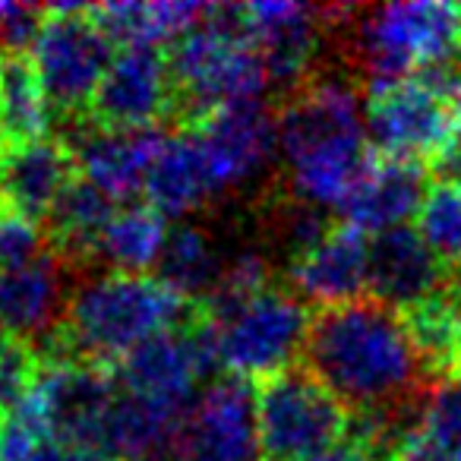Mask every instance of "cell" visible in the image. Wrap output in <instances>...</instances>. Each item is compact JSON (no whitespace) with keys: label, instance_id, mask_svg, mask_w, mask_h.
<instances>
[{"label":"cell","instance_id":"6da1fadb","mask_svg":"<svg viewBox=\"0 0 461 461\" xmlns=\"http://www.w3.org/2000/svg\"><path fill=\"white\" fill-rule=\"evenodd\" d=\"M301 366L313 373L351 417L420 408L436 385L404 313L373 297L313 310Z\"/></svg>","mask_w":461,"mask_h":461},{"label":"cell","instance_id":"7a4b0ae2","mask_svg":"<svg viewBox=\"0 0 461 461\" xmlns=\"http://www.w3.org/2000/svg\"><path fill=\"white\" fill-rule=\"evenodd\" d=\"M276 133L288 193L316 209H345L373 161L357 79L320 70L278 102Z\"/></svg>","mask_w":461,"mask_h":461},{"label":"cell","instance_id":"3957f363","mask_svg":"<svg viewBox=\"0 0 461 461\" xmlns=\"http://www.w3.org/2000/svg\"><path fill=\"white\" fill-rule=\"evenodd\" d=\"M193 307L196 303L174 294L149 272H86L73 291L64 326L39 348V357L79 360L114 370L149 339L180 326Z\"/></svg>","mask_w":461,"mask_h":461},{"label":"cell","instance_id":"277c9868","mask_svg":"<svg viewBox=\"0 0 461 461\" xmlns=\"http://www.w3.org/2000/svg\"><path fill=\"white\" fill-rule=\"evenodd\" d=\"M167 67L177 130L215 111L257 104L269 92L266 64L247 35L244 7L234 4H205L203 23L167 48Z\"/></svg>","mask_w":461,"mask_h":461},{"label":"cell","instance_id":"5b68a950","mask_svg":"<svg viewBox=\"0 0 461 461\" xmlns=\"http://www.w3.org/2000/svg\"><path fill=\"white\" fill-rule=\"evenodd\" d=\"M335 29L345 35V58L366 89L408 83L417 70L461 48L458 4H385L339 7Z\"/></svg>","mask_w":461,"mask_h":461},{"label":"cell","instance_id":"8992f818","mask_svg":"<svg viewBox=\"0 0 461 461\" xmlns=\"http://www.w3.org/2000/svg\"><path fill=\"white\" fill-rule=\"evenodd\" d=\"M209 316L218 329L221 370L230 376L263 383L276 373L301 366L297 360H303L313 313L288 285L276 282L238 307Z\"/></svg>","mask_w":461,"mask_h":461},{"label":"cell","instance_id":"52a82bcc","mask_svg":"<svg viewBox=\"0 0 461 461\" xmlns=\"http://www.w3.org/2000/svg\"><path fill=\"white\" fill-rule=\"evenodd\" d=\"M348 408L303 366L257 383V433L263 461H310L341 442Z\"/></svg>","mask_w":461,"mask_h":461},{"label":"cell","instance_id":"ba28073f","mask_svg":"<svg viewBox=\"0 0 461 461\" xmlns=\"http://www.w3.org/2000/svg\"><path fill=\"white\" fill-rule=\"evenodd\" d=\"M45 29L32 51L45 89L51 121L60 127L89 117L92 98L114 60V45L92 20L89 7L79 4H48Z\"/></svg>","mask_w":461,"mask_h":461},{"label":"cell","instance_id":"9c48e42d","mask_svg":"<svg viewBox=\"0 0 461 461\" xmlns=\"http://www.w3.org/2000/svg\"><path fill=\"white\" fill-rule=\"evenodd\" d=\"M244 23L266 64L269 92L285 102L322 70L326 41L335 26V7L259 0V4H244Z\"/></svg>","mask_w":461,"mask_h":461},{"label":"cell","instance_id":"30bf717a","mask_svg":"<svg viewBox=\"0 0 461 461\" xmlns=\"http://www.w3.org/2000/svg\"><path fill=\"white\" fill-rule=\"evenodd\" d=\"M366 140L376 155L420 161L429 167L455 146H461V108L408 79L370 92Z\"/></svg>","mask_w":461,"mask_h":461},{"label":"cell","instance_id":"8fae6325","mask_svg":"<svg viewBox=\"0 0 461 461\" xmlns=\"http://www.w3.org/2000/svg\"><path fill=\"white\" fill-rule=\"evenodd\" d=\"M167 461H259L257 383L212 379L186 408Z\"/></svg>","mask_w":461,"mask_h":461},{"label":"cell","instance_id":"7c38bea8","mask_svg":"<svg viewBox=\"0 0 461 461\" xmlns=\"http://www.w3.org/2000/svg\"><path fill=\"white\" fill-rule=\"evenodd\" d=\"M184 130L196 142L215 199L247 190L278 152L276 111H269L263 102L215 111Z\"/></svg>","mask_w":461,"mask_h":461},{"label":"cell","instance_id":"4fadbf2b","mask_svg":"<svg viewBox=\"0 0 461 461\" xmlns=\"http://www.w3.org/2000/svg\"><path fill=\"white\" fill-rule=\"evenodd\" d=\"M89 117L108 130H158L174 123V79L167 51L121 48L92 98Z\"/></svg>","mask_w":461,"mask_h":461},{"label":"cell","instance_id":"5bb4252c","mask_svg":"<svg viewBox=\"0 0 461 461\" xmlns=\"http://www.w3.org/2000/svg\"><path fill=\"white\" fill-rule=\"evenodd\" d=\"M165 136L161 130H108L92 117L60 127V142L70 149L79 177L121 205L142 193Z\"/></svg>","mask_w":461,"mask_h":461},{"label":"cell","instance_id":"9a60e30c","mask_svg":"<svg viewBox=\"0 0 461 461\" xmlns=\"http://www.w3.org/2000/svg\"><path fill=\"white\" fill-rule=\"evenodd\" d=\"M83 272L48 250L35 263L0 276V329L14 341L35 348L54 339L67 320Z\"/></svg>","mask_w":461,"mask_h":461},{"label":"cell","instance_id":"2e32d148","mask_svg":"<svg viewBox=\"0 0 461 461\" xmlns=\"http://www.w3.org/2000/svg\"><path fill=\"white\" fill-rule=\"evenodd\" d=\"M117 385L114 370L95 364H79V360H41L39 398L45 411L51 433L58 439H79L102 446V423L108 408L114 404Z\"/></svg>","mask_w":461,"mask_h":461},{"label":"cell","instance_id":"e0dca14e","mask_svg":"<svg viewBox=\"0 0 461 461\" xmlns=\"http://www.w3.org/2000/svg\"><path fill=\"white\" fill-rule=\"evenodd\" d=\"M448 282V272L429 253L417 228H392L370 238V269H366V297L385 307L408 313L417 303L433 297Z\"/></svg>","mask_w":461,"mask_h":461},{"label":"cell","instance_id":"ac0fdd59","mask_svg":"<svg viewBox=\"0 0 461 461\" xmlns=\"http://www.w3.org/2000/svg\"><path fill=\"white\" fill-rule=\"evenodd\" d=\"M366 269H370V234L354 224H332L326 238L303 253L288 269V288L303 303L335 307L366 297Z\"/></svg>","mask_w":461,"mask_h":461},{"label":"cell","instance_id":"d6986e66","mask_svg":"<svg viewBox=\"0 0 461 461\" xmlns=\"http://www.w3.org/2000/svg\"><path fill=\"white\" fill-rule=\"evenodd\" d=\"M77 180V161L58 136L4 146L0 152V203L29 221L45 224L67 186Z\"/></svg>","mask_w":461,"mask_h":461},{"label":"cell","instance_id":"ffe728a7","mask_svg":"<svg viewBox=\"0 0 461 461\" xmlns=\"http://www.w3.org/2000/svg\"><path fill=\"white\" fill-rule=\"evenodd\" d=\"M429 167L420 161L385 158L373 152L364 180L341 209L348 224H354L364 234H383L392 228H404L411 218L420 215V205L429 193L427 180Z\"/></svg>","mask_w":461,"mask_h":461},{"label":"cell","instance_id":"44dd1931","mask_svg":"<svg viewBox=\"0 0 461 461\" xmlns=\"http://www.w3.org/2000/svg\"><path fill=\"white\" fill-rule=\"evenodd\" d=\"M180 420V411L121 389L108 408L98 442L117 461H167Z\"/></svg>","mask_w":461,"mask_h":461},{"label":"cell","instance_id":"7402d4cb","mask_svg":"<svg viewBox=\"0 0 461 461\" xmlns=\"http://www.w3.org/2000/svg\"><path fill=\"white\" fill-rule=\"evenodd\" d=\"M117 205L121 203L104 196L89 180L77 177L64 190V196L58 199V205L45 218V224H41L51 250L60 253L70 266H77L83 276L95 272L98 240H102L108 221L114 218Z\"/></svg>","mask_w":461,"mask_h":461},{"label":"cell","instance_id":"603a6c76","mask_svg":"<svg viewBox=\"0 0 461 461\" xmlns=\"http://www.w3.org/2000/svg\"><path fill=\"white\" fill-rule=\"evenodd\" d=\"M142 196L158 215L184 218V221L193 212L215 203L196 142L186 130H174L165 136L158 158L152 161V171L142 186Z\"/></svg>","mask_w":461,"mask_h":461},{"label":"cell","instance_id":"cb8c5ba5","mask_svg":"<svg viewBox=\"0 0 461 461\" xmlns=\"http://www.w3.org/2000/svg\"><path fill=\"white\" fill-rule=\"evenodd\" d=\"M228 247L196 221H180L167 230L165 250L155 263V278L190 303H205L221 282Z\"/></svg>","mask_w":461,"mask_h":461},{"label":"cell","instance_id":"d4e9b609","mask_svg":"<svg viewBox=\"0 0 461 461\" xmlns=\"http://www.w3.org/2000/svg\"><path fill=\"white\" fill-rule=\"evenodd\" d=\"M114 48H171L203 23L205 4L155 0V4H98L89 7Z\"/></svg>","mask_w":461,"mask_h":461},{"label":"cell","instance_id":"484cf974","mask_svg":"<svg viewBox=\"0 0 461 461\" xmlns=\"http://www.w3.org/2000/svg\"><path fill=\"white\" fill-rule=\"evenodd\" d=\"M167 218L146 203L117 205L95 250V272H130L146 276L155 269L167 240Z\"/></svg>","mask_w":461,"mask_h":461},{"label":"cell","instance_id":"4316f807","mask_svg":"<svg viewBox=\"0 0 461 461\" xmlns=\"http://www.w3.org/2000/svg\"><path fill=\"white\" fill-rule=\"evenodd\" d=\"M51 108L29 54H0V140L23 146L48 136Z\"/></svg>","mask_w":461,"mask_h":461},{"label":"cell","instance_id":"83f0119b","mask_svg":"<svg viewBox=\"0 0 461 461\" xmlns=\"http://www.w3.org/2000/svg\"><path fill=\"white\" fill-rule=\"evenodd\" d=\"M417 234L448 276H461V190L433 180L417 215Z\"/></svg>","mask_w":461,"mask_h":461},{"label":"cell","instance_id":"f1b7e54d","mask_svg":"<svg viewBox=\"0 0 461 461\" xmlns=\"http://www.w3.org/2000/svg\"><path fill=\"white\" fill-rule=\"evenodd\" d=\"M420 429L442 448L461 458V373L446 376L433 385L423 408Z\"/></svg>","mask_w":461,"mask_h":461},{"label":"cell","instance_id":"f546056e","mask_svg":"<svg viewBox=\"0 0 461 461\" xmlns=\"http://www.w3.org/2000/svg\"><path fill=\"white\" fill-rule=\"evenodd\" d=\"M41 373V357L35 348L14 341L0 351V417L26 404L35 395Z\"/></svg>","mask_w":461,"mask_h":461},{"label":"cell","instance_id":"4dcf8cb0","mask_svg":"<svg viewBox=\"0 0 461 461\" xmlns=\"http://www.w3.org/2000/svg\"><path fill=\"white\" fill-rule=\"evenodd\" d=\"M48 250L51 244L39 221H29L14 212H0V276L35 263Z\"/></svg>","mask_w":461,"mask_h":461},{"label":"cell","instance_id":"1f68e13d","mask_svg":"<svg viewBox=\"0 0 461 461\" xmlns=\"http://www.w3.org/2000/svg\"><path fill=\"white\" fill-rule=\"evenodd\" d=\"M45 7L32 4H0V54H29L32 58L45 29Z\"/></svg>","mask_w":461,"mask_h":461},{"label":"cell","instance_id":"d6a6232c","mask_svg":"<svg viewBox=\"0 0 461 461\" xmlns=\"http://www.w3.org/2000/svg\"><path fill=\"white\" fill-rule=\"evenodd\" d=\"M32 461H117L111 452H104L95 442H79V439H58L54 436Z\"/></svg>","mask_w":461,"mask_h":461},{"label":"cell","instance_id":"836d02e7","mask_svg":"<svg viewBox=\"0 0 461 461\" xmlns=\"http://www.w3.org/2000/svg\"><path fill=\"white\" fill-rule=\"evenodd\" d=\"M392 461H461V458L448 452V448H442L439 442L429 439L423 429H417L414 436H408L402 442V448L392 455Z\"/></svg>","mask_w":461,"mask_h":461},{"label":"cell","instance_id":"e575fe53","mask_svg":"<svg viewBox=\"0 0 461 461\" xmlns=\"http://www.w3.org/2000/svg\"><path fill=\"white\" fill-rule=\"evenodd\" d=\"M310 461H379V458L357 439V436L348 433L341 442H335V446L326 448V452L313 455Z\"/></svg>","mask_w":461,"mask_h":461},{"label":"cell","instance_id":"d590c367","mask_svg":"<svg viewBox=\"0 0 461 461\" xmlns=\"http://www.w3.org/2000/svg\"><path fill=\"white\" fill-rule=\"evenodd\" d=\"M448 184H455L461 190V161H458V167H455V174H452V180H448Z\"/></svg>","mask_w":461,"mask_h":461},{"label":"cell","instance_id":"8d00e7d4","mask_svg":"<svg viewBox=\"0 0 461 461\" xmlns=\"http://www.w3.org/2000/svg\"><path fill=\"white\" fill-rule=\"evenodd\" d=\"M7 345H10V335L4 332V329H0V351H4V348H7Z\"/></svg>","mask_w":461,"mask_h":461},{"label":"cell","instance_id":"74e56055","mask_svg":"<svg viewBox=\"0 0 461 461\" xmlns=\"http://www.w3.org/2000/svg\"><path fill=\"white\" fill-rule=\"evenodd\" d=\"M0 152H4V140H0Z\"/></svg>","mask_w":461,"mask_h":461},{"label":"cell","instance_id":"f35d334b","mask_svg":"<svg viewBox=\"0 0 461 461\" xmlns=\"http://www.w3.org/2000/svg\"><path fill=\"white\" fill-rule=\"evenodd\" d=\"M0 212H4V203H0Z\"/></svg>","mask_w":461,"mask_h":461}]
</instances>
